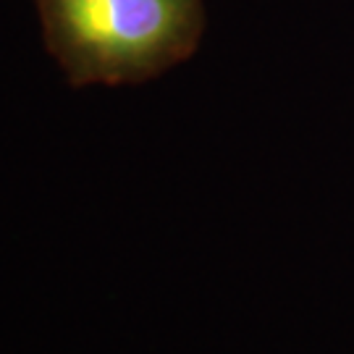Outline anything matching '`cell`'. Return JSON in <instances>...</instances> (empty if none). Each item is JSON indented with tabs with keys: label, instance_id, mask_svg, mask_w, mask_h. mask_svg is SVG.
I'll use <instances>...</instances> for the list:
<instances>
[{
	"label": "cell",
	"instance_id": "cell-1",
	"mask_svg": "<svg viewBox=\"0 0 354 354\" xmlns=\"http://www.w3.org/2000/svg\"><path fill=\"white\" fill-rule=\"evenodd\" d=\"M45 45L71 87L142 84L197 50L203 0H37Z\"/></svg>",
	"mask_w": 354,
	"mask_h": 354
}]
</instances>
